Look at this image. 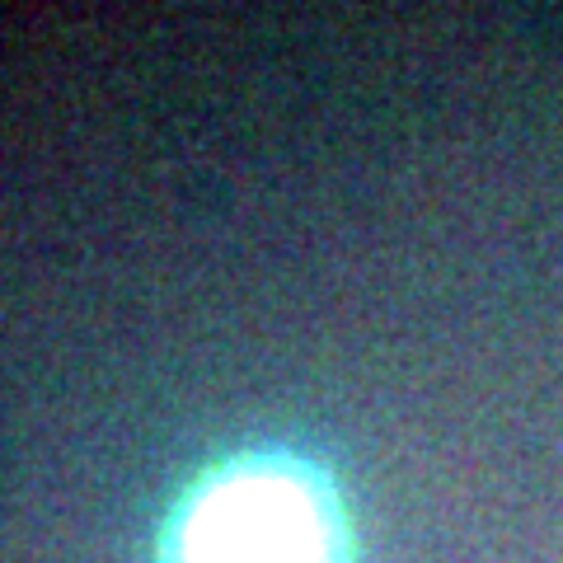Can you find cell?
<instances>
[{
	"instance_id": "obj_1",
	"label": "cell",
	"mask_w": 563,
	"mask_h": 563,
	"mask_svg": "<svg viewBox=\"0 0 563 563\" xmlns=\"http://www.w3.org/2000/svg\"><path fill=\"white\" fill-rule=\"evenodd\" d=\"M179 563H343L339 503L306 465H244L192 503Z\"/></svg>"
}]
</instances>
